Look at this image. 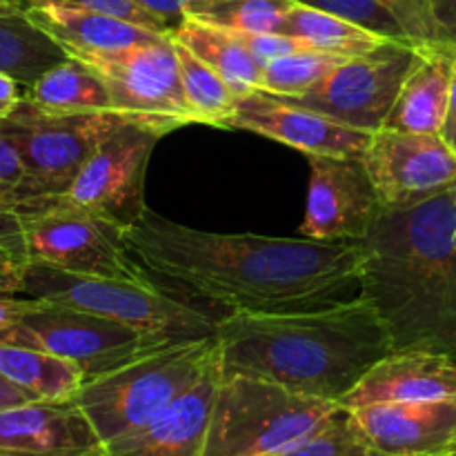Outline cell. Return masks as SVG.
<instances>
[{"label": "cell", "instance_id": "1", "mask_svg": "<svg viewBox=\"0 0 456 456\" xmlns=\"http://www.w3.org/2000/svg\"><path fill=\"white\" fill-rule=\"evenodd\" d=\"M125 248L151 274L227 314H279L332 305L359 285L361 240L216 234L145 209L120 230Z\"/></svg>", "mask_w": 456, "mask_h": 456}, {"label": "cell", "instance_id": "2", "mask_svg": "<svg viewBox=\"0 0 456 456\" xmlns=\"http://www.w3.org/2000/svg\"><path fill=\"white\" fill-rule=\"evenodd\" d=\"M223 372H240L341 403L392 350L390 334L365 297L279 314H225L216 321Z\"/></svg>", "mask_w": 456, "mask_h": 456}, {"label": "cell", "instance_id": "3", "mask_svg": "<svg viewBox=\"0 0 456 456\" xmlns=\"http://www.w3.org/2000/svg\"><path fill=\"white\" fill-rule=\"evenodd\" d=\"M359 289L392 350L456 359V185L408 209H383L363 240Z\"/></svg>", "mask_w": 456, "mask_h": 456}, {"label": "cell", "instance_id": "4", "mask_svg": "<svg viewBox=\"0 0 456 456\" xmlns=\"http://www.w3.org/2000/svg\"><path fill=\"white\" fill-rule=\"evenodd\" d=\"M218 359L216 334L167 343L101 377L87 379L76 392L74 403L105 445L159 417Z\"/></svg>", "mask_w": 456, "mask_h": 456}, {"label": "cell", "instance_id": "5", "mask_svg": "<svg viewBox=\"0 0 456 456\" xmlns=\"http://www.w3.org/2000/svg\"><path fill=\"white\" fill-rule=\"evenodd\" d=\"M341 405L267 379L223 372L203 456H267L323 428Z\"/></svg>", "mask_w": 456, "mask_h": 456}, {"label": "cell", "instance_id": "6", "mask_svg": "<svg viewBox=\"0 0 456 456\" xmlns=\"http://www.w3.org/2000/svg\"><path fill=\"white\" fill-rule=\"evenodd\" d=\"M20 294L45 303L92 312L169 341H196L216 334L218 319L172 297L150 279L85 276L27 263Z\"/></svg>", "mask_w": 456, "mask_h": 456}, {"label": "cell", "instance_id": "7", "mask_svg": "<svg viewBox=\"0 0 456 456\" xmlns=\"http://www.w3.org/2000/svg\"><path fill=\"white\" fill-rule=\"evenodd\" d=\"M129 120L132 116L116 110L47 114L22 96L16 110L3 118L25 167L20 212L65 194L94 150Z\"/></svg>", "mask_w": 456, "mask_h": 456}, {"label": "cell", "instance_id": "8", "mask_svg": "<svg viewBox=\"0 0 456 456\" xmlns=\"http://www.w3.org/2000/svg\"><path fill=\"white\" fill-rule=\"evenodd\" d=\"M0 343L36 347L74 361L87 381L174 341L92 312L40 301L0 334Z\"/></svg>", "mask_w": 456, "mask_h": 456}, {"label": "cell", "instance_id": "9", "mask_svg": "<svg viewBox=\"0 0 456 456\" xmlns=\"http://www.w3.org/2000/svg\"><path fill=\"white\" fill-rule=\"evenodd\" d=\"M25 248L29 263L85 276L145 281L147 270L136 263L120 239V230L87 209L52 199L27 209Z\"/></svg>", "mask_w": 456, "mask_h": 456}, {"label": "cell", "instance_id": "10", "mask_svg": "<svg viewBox=\"0 0 456 456\" xmlns=\"http://www.w3.org/2000/svg\"><path fill=\"white\" fill-rule=\"evenodd\" d=\"M421 58V47L386 40L377 49L350 56L312 92L289 98L337 123L374 134L386 125L401 87Z\"/></svg>", "mask_w": 456, "mask_h": 456}, {"label": "cell", "instance_id": "11", "mask_svg": "<svg viewBox=\"0 0 456 456\" xmlns=\"http://www.w3.org/2000/svg\"><path fill=\"white\" fill-rule=\"evenodd\" d=\"M76 61L92 67L111 96L116 111L163 134L196 123L183 92L172 34L147 45Z\"/></svg>", "mask_w": 456, "mask_h": 456}, {"label": "cell", "instance_id": "12", "mask_svg": "<svg viewBox=\"0 0 456 456\" xmlns=\"http://www.w3.org/2000/svg\"><path fill=\"white\" fill-rule=\"evenodd\" d=\"M165 134L151 125L129 120L94 150L69 190L58 196L87 209L118 230L145 214V172L156 142Z\"/></svg>", "mask_w": 456, "mask_h": 456}, {"label": "cell", "instance_id": "13", "mask_svg": "<svg viewBox=\"0 0 456 456\" xmlns=\"http://www.w3.org/2000/svg\"><path fill=\"white\" fill-rule=\"evenodd\" d=\"M381 208L408 209L456 185V151L441 136L381 127L363 154Z\"/></svg>", "mask_w": 456, "mask_h": 456}, {"label": "cell", "instance_id": "14", "mask_svg": "<svg viewBox=\"0 0 456 456\" xmlns=\"http://www.w3.org/2000/svg\"><path fill=\"white\" fill-rule=\"evenodd\" d=\"M310 187L301 234L316 240H363L383 208L363 159L307 156Z\"/></svg>", "mask_w": 456, "mask_h": 456}, {"label": "cell", "instance_id": "15", "mask_svg": "<svg viewBox=\"0 0 456 456\" xmlns=\"http://www.w3.org/2000/svg\"><path fill=\"white\" fill-rule=\"evenodd\" d=\"M232 129H248L305 156L363 159L372 134L337 123L321 111L263 89L239 96Z\"/></svg>", "mask_w": 456, "mask_h": 456}, {"label": "cell", "instance_id": "16", "mask_svg": "<svg viewBox=\"0 0 456 456\" xmlns=\"http://www.w3.org/2000/svg\"><path fill=\"white\" fill-rule=\"evenodd\" d=\"M372 456H448L456 448V399L350 410Z\"/></svg>", "mask_w": 456, "mask_h": 456}, {"label": "cell", "instance_id": "17", "mask_svg": "<svg viewBox=\"0 0 456 456\" xmlns=\"http://www.w3.org/2000/svg\"><path fill=\"white\" fill-rule=\"evenodd\" d=\"M221 383V359L145 426L102 445L101 456H203Z\"/></svg>", "mask_w": 456, "mask_h": 456}, {"label": "cell", "instance_id": "18", "mask_svg": "<svg viewBox=\"0 0 456 456\" xmlns=\"http://www.w3.org/2000/svg\"><path fill=\"white\" fill-rule=\"evenodd\" d=\"M101 454L102 441L74 399L0 410V456Z\"/></svg>", "mask_w": 456, "mask_h": 456}, {"label": "cell", "instance_id": "19", "mask_svg": "<svg viewBox=\"0 0 456 456\" xmlns=\"http://www.w3.org/2000/svg\"><path fill=\"white\" fill-rule=\"evenodd\" d=\"M456 399V359L441 352L405 350L383 356L341 399V408Z\"/></svg>", "mask_w": 456, "mask_h": 456}, {"label": "cell", "instance_id": "20", "mask_svg": "<svg viewBox=\"0 0 456 456\" xmlns=\"http://www.w3.org/2000/svg\"><path fill=\"white\" fill-rule=\"evenodd\" d=\"M25 13L34 25L52 36L71 58L120 52V49L154 43L169 36L136 25V22L123 20V18L74 7V4H36V7L25 9Z\"/></svg>", "mask_w": 456, "mask_h": 456}, {"label": "cell", "instance_id": "21", "mask_svg": "<svg viewBox=\"0 0 456 456\" xmlns=\"http://www.w3.org/2000/svg\"><path fill=\"white\" fill-rule=\"evenodd\" d=\"M454 65L456 45L439 43L421 47V58L405 78L383 127L441 136L448 114Z\"/></svg>", "mask_w": 456, "mask_h": 456}, {"label": "cell", "instance_id": "22", "mask_svg": "<svg viewBox=\"0 0 456 456\" xmlns=\"http://www.w3.org/2000/svg\"><path fill=\"white\" fill-rule=\"evenodd\" d=\"M172 38L212 67L236 96H245L261 87L263 65L232 29L185 16L172 31Z\"/></svg>", "mask_w": 456, "mask_h": 456}, {"label": "cell", "instance_id": "23", "mask_svg": "<svg viewBox=\"0 0 456 456\" xmlns=\"http://www.w3.org/2000/svg\"><path fill=\"white\" fill-rule=\"evenodd\" d=\"M25 98L47 114H92L114 110L110 89L101 76L71 56L25 89Z\"/></svg>", "mask_w": 456, "mask_h": 456}, {"label": "cell", "instance_id": "24", "mask_svg": "<svg viewBox=\"0 0 456 456\" xmlns=\"http://www.w3.org/2000/svg\"><path fill=\"white\" fill-rule=\"evenodd\" d=\"M0 374L38 401H71L85 383L74 361L13 343H0Z\"/></svg>", "mask_w": 456, "mask_h": 456}, {"label": "cell", "instance_id": "25", "mask_svg": "<svg viewBox=\"0 0 456 456\" xmlns=\"http://www.w3.org/2000/svg\"><path fill=\"white\" fill-rule=\"evenodd\" d=\"M67 58L65 49L34 25L25 12L0 13V74L12 76L29 89Z\"/></svg>", "mask_w": 456, "mask_h": 456}, {"label": "cell", "instance_id": "26", "mask_svg": "<svg viewBox=\"0 0 456 456\" xmlns=\"http://www.w3.org/2000/svg\"><path fill=\"white\" fill-rule=\"evenodd\" d=\"M283 34L305 40L307 45H312L319 52L338 53V56L346 58L368 53L377 49L379 45L386 43V40H390L365 29V27L354 25L346 18L334 16V13L323 12V9L310 7V4L297 3V0H294L288 18H285Z\"/></svg>", "mask_w": 456, "mask_h": 456}, {"label": "cell", "instance_id": "27", "mask_svg": "<svg viewBox=\"0 0 456 456\" xmlns=\"http://www.w3.org/2000/svg\"><path fill=\"white\" fill-rule=\"evenodd\" d=\"M174 52H176L178 69H181L185 101L196 123L230 129L239 96L212 67L205 65L176 40H174Z\"/></svg>", "mask_w": 456, "mask_h": 456}, {"label": "cell", "instance_id": "28", "mask_svg": "<svg viewBox=\"0 0 456 456\" xmlns=\"http://www.w3.org/2000/svg\"><path fill=\"white\" fill-rule=\"evenodd\" d=\"M343 61H346V56L319 52V49H305V52L276 58V61L263 65L261 87L258 89L283 98L303 96V94L319 87Z\"/></svg>", "mask_w": 456, "mask_h": 456}, {"label": "cell", "instance_id": "29", "mask_svg": "<svg viewBox=\"0 0 456 456\" xmlns=\"http://www.w3.org/2000/svg\"><path fill=\"white\" fill-rule=\"evenodd\" d=\"M292 4L294 0H209L191 9L187 16L200 18L232 31L265 34V31H283Z\"/></svg>", "mask_w": 456, "mask_h": 456}, {"label": "cell", "instance_id": "30", "mask_svg": "<svg viewBox=\"0 0 456 456\" xmlns=\"http://www.w3.org/2000/svg\"><path fill=\"white\" fill-rule=\"evenodd\" d=\"M267 456H372L350 410L341 408L307 439Z\"/></svg>", "mask_w": 456, "mask_h": 456}, {"label": "cell", "instance_id": "31", "mask_svg": "<svg viewBox=\"0 0 456 456\" xmlns=\"http://www.w3.org/2000/svg\"><path fill=\"white\" fill-rule=\"evenodd\" d=\"M297 3L310 4V7L346 18V20L365 27V29L383 36V38L410 43L401 22L381 0H297Z\"/></svg>", "mask_w": 456, "mask_h": 456}, {"label": "cell", "instance_id": "32", "mask_svg": "<svg viewBox=\"0 0 456 456\" xmlns=\"http://www.w3.org/2000/svg\"><path fill=\"white\" fill-rule=\"evenodd\" d=\"M381 3L395 13V18L408 34L410 43L417 47H430V45L441 43L435 18H432L430 0H381Z\"/></svg>", "mask_w": 456, "mask_h": 456}, {"label": "cell", "instance_id": "33", "mask_svg": "<svg viewBox=\"0 0 456 456\" xmlns=\"http://www.w3.org/2000/svg\"><path fill=\"white\" fill-rule=\"evenodd\" d=\"M49 3L74 4V7L92 9V12L107 13V16H116V18H123V20L136 22V25L150 27V29L154 31L172 34V31H169L167 27L154 16V13L147 12L138 0H27V9L36 7V4H49Z\"/></svg>", "mask_w": 456, "mask_h": 456}, {"label": "cell", "instance_id": "34", "mask_svg": "<svg viewBox=\"0 0 456 456\" xmlns=\"http://www.w3.org/2000/svg\"><path fill=\"white\" fill-rule=\"evenodd\" d=\"M22 187H25V167L0 120V208L20 209Z\"/></svg>", "mask_w": 456, "mask_h": 456}, {"label": "cell", "instance_id": "35", "mask_svg": "<svg viewBox=\"0 0 456 456\" xmlns=\"http://www.w3.org/2000/svg\"><path fill=\"white\" fill-rule=\"evenodd\" d=\"M240 40H243L245 47L249 49L254 58H256L261 65L265 62L276 61V58L289 56V53L305 52V49H314L312 45H307L305 40L294 38V36L283 34V31H265V34H248V31H234Z\"/></svg>", "mask_w": 456, "mask_h": 456}, {"label": "cell", "instance_id": "36", "mask_svg": "<svg viewBox=\"0 0 456 456\" xmlns=\"http://www.w3.org/2000/svg\"><path fill=\"white\" fill-rule=\"evenodd\" d=\"M147 12L154 13L169 31L178 27V22L187 16L199 4L209 3V0H138Z\"/></svg>", "mask_w": 456, "mask_h": 456}, {"label": "cell", "instance_id": "37", "mask_svg": "<svg viewBox=\"0 0 456 456\" xmlns=\"http://www.w3.org/2000/svg\"><path fill=\"white\" fill-rule=\"evenodd\" d=\"M430 7L441 43L456 45V0H430Z\"/></svg>", "mask_w": 456, "mask_h": 456}, {"label": "cell", "instance_id": "38", "mask_svg": "<svg viewBox=\"0 0 456 456\" xmlns=\"http://www.w3.org/2000/svg\"><path fill=\"white\" fill-rule=\"evenodd\" d=\"M27 214L13 208H0V243H25Z\"/></svg>", "mask_w": 456, "mask_h": 456}, {"label": "cell", "instance_id": "39", "mask_svg": "<svg viewBox=\"0 0 456 456\" xmlns=\"http://www.w3.org/2000/svg\"><path fill=\"white\" fill-rule=\"evenodd\" d=\"M22 96H25V87L18 80H13L12 76L0 74V120L7 118L16 110Z\"/></svg>", "mask_w": 456, "mask_h": 456}, {"label": "cell", "instance_id": "40", "mask_svg": "<svg viewBox=\"0 0 456 456\" xmlns=\"http://www.w3.org/2000/svg\"><path fill=\"white\" fill-rule=\"evenodd\" d=\"M29 263L25 243H0V274L22 272Z\"/></svg>", "mask_w": 456, "mask_h": 456}, {"label": "cell", "instance_id": "41", "mask_svg": "<svg viewBox=\"0 0 456 456\" xmlns=\"http://www.w3.org/2000/svg\"><path fill=\"white\" fill-rule=\"evenodd\" d=\"M31 401H38L34 395H29L27 390H22L20 386H16L13 381H9L4 374H0V410L16 408V405L31 403Z\"/></svg>", "mask_w": 456, "mask_h": 456}, {"label": "cell", "instance_id": "42", "mask_svg": "<svg viewBox=\"0 0 456 456\" xmlns=\"http://www.w3.org/2000/svg\"><path fill=\"white\" fill-rule=\"evenodd\" d=\"M441 138L448 142L456 151V65L452 74V87H450V101H448V114H445L444 129H441Z\"/></svg>", "mask_w": 456, "mask_h": 456}, {"label": "cell", "instance_id": "43", "mask_svg": "<svg viewBox=\"0 0 456 456\" xmlns=\"http://www.w3.org/2000/svg\"><path fill=\"white\" fill-rule=\"evenodd\" d=\"M22 272H7V274H0V297H16V294H20Z\"/></svg>", "mask_w": 456, "mask_h": 456}, {"label": "cell", "instance_id": "44", "mask_svg": "<svg viewBox=\"0 0 456 456\" xmlns=\"http://www.w3.org/2000/svg\"><path fill=\"white\" fill-rule=\"evenodd\" d=\"M4 12H22V9L13 7V4L7 3V0H0V13H4Z\"/></svg>", "mask_w": 456, "mask_h": 456}, {"label": "cell", "instance_id": "45", "mask_svg": "<svg viewBox=\"0 0 456 456\" xmlns=\"http://www.w3.org/2000/svg\"><path fill=\"white\" fill-rule=\"evenodd\" d=\"M7 3H12L13 7L22 9V12H25V9H27V0H7Z\"/></svg>", "mask_w": 456, "mask_h": 456}, {"label": "cell", "instance_id": "46", "mask_svg": "<svg viewBox=\"0 0 456 456\" xmlns=\"http://www.w3.org/2000/svg\"><path fill=\"white\" fill-rule=\"evenodd\" d=\"M452 454H456V448H454V452H452Z\"/></svg>", "mask_w": 456, "mask_h": 456}, {"label": "cell", "instance_id": "47", "mask_svg": "<svg viewBox=\"0 0 456 456\" xmlns=\"http://www.w3.org/2000/svg\"><path fill=\"white\" fill-rule=\"evenodd\" d=\"M448 456H456V454H448Z\"/></svg>", "mask_w": 456, "mask_h": 456}]
</instances>
